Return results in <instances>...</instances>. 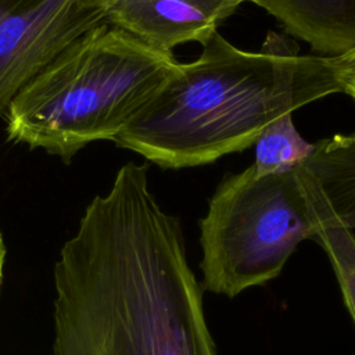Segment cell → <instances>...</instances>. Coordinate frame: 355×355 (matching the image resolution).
I'll use <instances>...</instances> for the list:
<instances>
[{"label": "cell", "instance_id": "6da1fadb", "mask_svg": "<svg viewBox=\"0 0 355 355\" xmlns=\"http://www.w3.org/2000/svg\"><path fill=\"white\" fill-rule=\"evenodd\" d=\"M128 162L54 265L53 355H218L176 216Z\"/></svg>", "mask_w": 355, "mask_h": 355}, {"label": "cell", "instance_id": "7a4b0ae2", "mask_svg": "<svg viewBox=\"0 0 355 355\" xmlns=\"http://www.w3.org/2000/svg\"><path fill=\"white\" fill-rule=\"evenodd\" d=\"M201 46L114 139L118 147L162 168L211 164L254 144L275 118L343 93L334 57L300 55L275 32L255 53L219 32Z\"/></svg>", "mask_w": 355, "mask_h": 355}, {"label": "cell", "instance_id": "3957f363", "mask_svg": "<svg viewBox=\"0 0 355 355\" xmlns=\"http://www.w3.org/2000/svg\"><path fill=\"white\" fill-rule=\"evenodd\" d=\"M178 65L103 21L68 44L11 101L7 135L68 162L90 143L112 140Z\"/></svg>", "mask_w": 355, "mask_h": 355}, {"label": "cell", "instance_id": "277c9868", "mask_svg": "<svg viewBox=\"0 0 355 355\" xmlns=\"http://www.w3.org/2000/svg\"><path fill=\"white\" fill-rule=\"evenodd\" d=\"M322 220L297 172L258 176L252 164L225 178L200 219L201 286L233 298L277 277Z\"/></svg>", "mask_w": 355, "mask_h": 355}, {"label": "cell", "instance_id": "5b68a950", "mask_svg": "<svg viewBox=\"0 0 355 355\" xmlns=\"http://www.w3.org/2000/svg\"><path fill=\"white\" fill-rule=\"evenodd\" d=\"M103 21L96 0H0V115L68 44Z\"/></svg>", "mask_w": 355, "mask_h": 355}, {"label": "cell", "instance_id": "8992f818", "mask_svg": "<svg viewBox=\"0 0 355 355\" xmlns=\"http://www.w3.org/2000/svg\"><path fill=\"white\" fill-rule=\"evenodd\" d=\"M243 1L96 0L105 22L165 54L183 43L207 42Z\"/></svg>", "mask_w": 355, "mask_h": 355}, {"label": "cell", "instance_id": "52a82bcc", "mask_svg": "<svg viewBox=\"0 0 355 355\" xmlns=\"http://www.w3.org/2000/svg\"><path fill=\"white\" fill-rule=\"evenodd\" d=\"M295 169L322 222L355 229V132L319 140Z\"/></svg>", "mask_w": 355, "mask_h": 355}, {"label": "cell", "instance_id": "ba28073f", "mask_svg": "<svg viewBox=\"0 0 355 355\" xmlns=\"http://www.w3.org/2000/svg\"><path fill=\"white\" fill-rule=\"evenodd\" d=\"M284 31L306 42L316 55L340 57L355 50V0H250Z\"/></svg>", "mask_w": 355, "mask_h": 355}, {"label": "cell", "instance_id": "9c48e42d", "mask_svg": "<svg viewBox=\"0 0 355 355\" xmlns=\"http://www.w3.org/2000/svg\"><path fill=\"white\" fill-rule=\"evenodd\" d=\"M258 176L283 173L302 164L313 150V144L301 137L293 122V112H286L269 122L255 140Z\"/></svg>", "mask_w": 355, "mask_h": 355}, {"label": "cell", "instance_id": "30bf717a", "mask_svg": "<svg viewBox=\"0 0 355 355\" xmlns=\"http://www.w3.org/2000/svg\"><path fill=\"white\" fill-rule=\"evenodd\" d=\"M313 240L327 254L344 304L355 323V233L336 220H327L322 223Z\"/></svg>", "mask_w": 355, "mask_h": 355}, {"label": "cell", "instance_id": "8fae6325", "mask_svg": "<svg viewBox=\"0 0 355 355\" xmlns=\"http://www.w3.org/2000/svg\"><path fill=\"white\" fill-rule=\"evenodd\" d=\"M334 62L337 67L338 78H340L343 93H344L345 86L355 83V50L348 54L334 57Z\"/></svg>", "mask_w": 355, "mask_h": 355}, {"label": "cell", "instance_id": "7c38bea8", "mask_svg": "<svg viewBox=\"0 0 355 355\" xmlns=\"http://www.w3.org/2000/svg\"><path fill=\"white\" fill-rule=\"evenodd\" d=\"M4 261H6V244H4L3 234H1V232H0V287H1V282H3Z\"/></svg>", "mask_w": 355, "mask_h": 355}, {"label": "cell", "instance_id": "4fadbf2b", "mask_svg": "<svg viewBox=\"0 0 355 355\" xmlns=\"http://www.w3.org/2000/svg\"><path fill=\"white\" fill-rule=\"evenodd\" d=\"M344 93L355 98V83H352V85H348V86H345V87H344Z\"/></svg>", "mask_w": 355, "mask_h": 355}]
</instances>
